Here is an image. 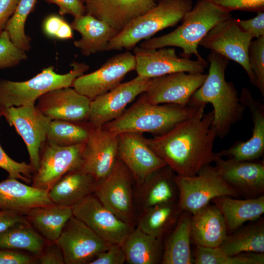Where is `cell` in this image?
Listing matches in <instances>:
<instances>
[{
	"label": "cell",
	"mask_w": 264,
	"mask_h": 264,
	"mask_svg": "<svg viewBox=\"0 0 264 264\" xmlns=\"http://www.w3.org/2000/svg\"><path fill=\"white\" fill-rule=\"evenodd\" d=\"M70 25L81 36L74 45L86 56L106 50L110 42L119 33L108 23L87 14L74 18Z\"/></svg>",
	"instance_id": "obj_27"
},
{
	"label": "cell",
	"mask_w": 264,
	"mask_h": 264,
	"mask_svg": "<svg viewBox=\"0 0 264 264\" xmlns=\"http://www.w3.org/2000/svg\"><path fill=\"white\" fill-rule=\"evenodd\" d=\"M252 19L245 20H237L240 28L249 34L252 38L264 36V11L257 13Z\"/></svg>",
	"instance_id": "obj_47"
},
{
	"label": "cell",
	"mask_w": 264,
	"mask_h": 264,
	"mask_svg": "<svg viewBox=\"0 0 264 264\" xmlns=\"http://www.w3.org/2000/svg\"><path fill=\"white\" fill-rule=\"evenodd\" d=\"M152 78L138 76L91 100L88 121L102 127L121 116L127 106L148 88Z\"/></svg>",
	"instance_id": "obj_15"
},
{
	"label": "cell",
	"mask_w": 264,
	"mask_h": 264,
	"mask_svg": "<svg viewBox=\"0 0 264 264\" xmlns=\"http://www.w3.org/2000/svg\"><path fill=\"white\" fill-rule=\"evenodd\" d=\"M154 0L156 1V0Z\"/></svg>",
	"instance_id": "obj_51"
},
{
	"label": "cell",
	"mask_w": 264,
	"mask_h": 264,
	"mask_svg": "<svg viewBox=\"0 0 264 264\" xmlns=\"http://www.w3.org/2000/svg\"><path fill=\"white\" fill-rule=\"evenodd\" d=\"M56 242L63 252L65 264H89L111 244L73 216Z\"/></svg>",
	"instance_id": "obj_14"
},
{
	"label": "cell",
	"mask_w": 264,
	"mask_h": 264,
	"mask_svg": "<svg viewBox=\"0 0 264 264\" xmlns=\"http://www.w3.org/2000/svg\"><path fill=\"white\" fill-rule=\"evenodd\" d=\"M214 6L209 0H198L193 8L182 19V23L175 30L165 35L145 40L140 47L146 49H158L176 46L182 50V57L193 55L198 59L203 58L198 47L200 42L217 23L231 17Z\"/></svg>",
	"instance_id": "obj_4"
},
{
	"label": "cell",
	"mask_w": 264,
	"mask_h": 264,
	"mask_svg": "<svg viewBox=\"0 0 264 264\" xmlns=\"http://www.w3.org/2000/svg\"><path fill=\"white\" fill-rule=\"evenodd\" d=\"M97 182L81 168L73 170L57 181L48 191V195L53 203L72 207L94 194Z\"/></svg>",
	"instance_id": "obj_28"
},
{
	"label": "cell",
	"mask_w": 264,
	"mask_h": 264,
	"mask_svg": "<svg viewBox=\"0 0 264 264\" xmlns=\"http://www.w3.org/2000/svg\"><path fill=\"white\" fill-rule=\"evenodd\" d=\"M46 241L28 221L18 223L0 233V248L21 251L35 256Z\"/></svg>",
	"instance_id": "obj_35"
},
{
	"label": "cell",
	"mask_w": 264,
	"mask_h": 264,
	"mask_svg": "<svg viewBox=\"0 0 264 264\" xmlns=\"http://www.w3.org/2000/svg\"><path fill=\"white\" fill-rule=\"evenodd\" d=\"M248 58L256 80V87L264 97V36L251 41L248 50Z\"/></svg>",
	"instance_id": "obj_39"
},
{
	"label": "cell",
	"mask_w": 264,
	"mask_h": 264,
	"mask_svg": "<svg viewBox=\"0 0 264 264\" xmlns=\"http://www.w3.org/2000/svg\"><path fill=\"white\" fill-rule=\"evenodd\" d=\"M84 143L60 147L45 141L40 149L39 167L31 185L48 191L65 174L81 168Z\"/></svg>",
	"instance_id": "obj_13"
},
{
	"label": "cell",
	"mask_w": 264,
	"mask_h": 264,
	"mask_svg": "<svg viewBox=\"0 0 264 264\" xmlns=\"http://www.w3.org/2000/svg\"><path fill=\"white\" fill-rule=\"evenodd\" d=\"M53 203L48 191L8 177L0 182V209L25 214L30 209Z\"/></svg>",
	"instance_id": "obj_26"
},
{
	"label": "cell",
	"mask_w": 264,
	"mask_h": 264,
	"mask_svg": "<svg viewBox=\"0 0 264 264\" xmlns=\"http://www.w3.org/2000/svg\"><path fill=\"white\" fill-rule=\"evenodd\" d=\"M44 35L50 39L67 40L73 38V30L63 16L51 13L47 15L42 22Z\"/></svg>",
	"instance_id": "obj_41"
},
{
	"label": "cell",
	"mask_w": 264,
	"mask_h": 264,
	"mask_svg": "<svg viewBox=\"0 0 264 264\" xmlns=\"http://www.w3.org/2000/svg\"><path fill=\"white\" fill-rule=\"evenodd\" d=\"M206 105L168 132L146 138L151 149L177 175L194 176L213 162L217 134L212 126L213 111L205 113Z\"/></svg>",
	"instance_id": "obj_1"
},
{
	"label": "cell",
	"mask_w": 264,
	"mask_h": 264,
	"mask_svg": "<svg viewBox=\"0 0 264 264\" xmlns=\"http://www.w3.org/2000/svg\"><path fill=\"white\" fill-rule=\"evenodd\" d=\"M133 54L137 75L148 78L177 72L204 73L209 65L203 58L192 60L179 57L174 48L146 49L135 46Z\"/></svg>",
	"instance_id": "obj_12"
},
{
	"label": "cell",
	"mask_w": 264,
	"mask_h": 264,
	"mask_svg": "<svg viewBox=\"0 0 264 264\" xmlns=\"http://www.w3.org/2000/svg\"><path fill=\"white\" fill-rule=\"evenodd\" d=\"M163 240L148 234L135 226L122 244L126 262L129 264H161L163 252Z\"/></svg>",
	"instance_id": "obj_32"
},
{
	"label": "cell",
	"mask_w": 264,
	"mask_h": 264,
	"mask_svg": "<svg viewBox=\"0 0 264 264\" xmlns=\"http://www.w3.org/2000/svg\"><path fill=\"white\" fill-rule=\"evenodd\" d=\"M254 221L228 234L217 247L218 250L230 256L246 252L264 253V219Z\"/></svg>",
	"instance_id": "obj_34"
},
{
	"label": "cell",
	"mask_w": 264,
	"mask_h": 264,
	"mask_svg": "<svg viewBox=\"0 0 264 264\" xmlns=\"http://www.w3.org/2000/svg\"><path fill=\"white\" fill-rule=\"evenodd\" d=\"M36 264V256L28 253L0 248V264Z\"/></svg>",
	"instance_id": "obj_46"
},
{
	"label": "cell",
	"mask_w": 264,
	"mask_h": 264,
	"mask_svg": "<svg viewBox=\"0 0 264 264\" xmlns=\"http://www.w3.org/2000/svg\"><path fill=\"white\" fill-rule=\"evenodd\" d=\"M181 212L177 201L156 205L137 216L136 227L163 239L175 226Z\"/></svg>",
	"instance_id": "obj_33"
},
{
	"label": "cell",
	"mask_w": 264,
	"mask_h": 264,
	"mask_svg": "<svg viewBox=\"0 0 264 264\" xmlns=\"http://www.w3.org/2000/svg\"><path fill=\"white\" fill-rule=\"evenodd\" d=\"M225 13L239 10L258 13L264 11V0H209Z\"/></svg>",
	"instance_id": "obj_43"
},
{
	"label": "cell",
	"mask_w": 264,
	"mask_h": 264,
	"mask_svg": "<svg viewBox=\"0 0 264 264\" xmlns=\"http://www.w3.org/2000/svg\"><path fill=\"white\" fill-rule=\"evenodd\" d=\"M213 162L223 179L240 196L246 198L264 195V161L224 159L215 154Z\"/></svg>",
	"instance_id": "obj_20"
},
{
	"label": "cell",
	"mask_w": 264,
	"mask_h": 264,
	"mask_svg": "<svg viewBox=\"0 0 264 264\" xmlns=\"http://www.w3.org/2000/svg\"><path fill=\"white\" fill-rule=\"evenodd\" d=\"M70 66L71 70L65 74L57 73L54 66H50L24 81L0 79V107L35 105L38 98L45 93L60 88L71 87L74 80L89 67L86 63L76 61H73Z\"/></svg>",
	"instance_id": "obj_6"
},
{
	"label": "cell",
	"mask_w": 264,
	"mask_h": 264,
	"mask_svg": "<svg viewBox=\"0 0 264 264\" xmlns=\"http://www.w3.org/2000/svg\"><path fill=\"white\" fill-rule=\"evenodd\" d=\"M176 173L167 165L154 172L133 190V201L139 214L162 203L178 201V190Z\"/></svg>",
	"instance_id": "obj_24"
},
{
	"label": "cell",
	"mask_w": 264,
	"mask_h": 264,
	"mask_svg": "<svg viewBox=\"0 0 264 264\" xmlns=\"http://www.w3.org/2000/svg\"><path fill=\"white\" fill-rule=\"evenodd\" d=\"M241 103L249 110L253 122L252 134L246 141H236L227 149L215 153L221 157L239 161H254L264 153V105L255 99L245 87L239 95Z\"/></svg>",
	"instance_id": "obj_22"
},
{
	"label": "cell",
	"mask_w": 264,
	"mask_h": 264,
	"mask_svg": "<svg viewBox=\"0 0 264 264\" xmlns=\"http://www.w3.org/2000/svg\"><path fill=\"white\" fill-rule=\"evenodd\" d=\"M117 159L128 168L136 184L166 165L149 147L143 133L138 132L118 134Z\"/></svg>",
	"instance_id": "obj_19"
},
{
	"label": "cell",
	"mask_w": 264,
	"mask_h": 264,
	"mask_svg": "<svg viewBox=\"0 0 264 264\" xmlns=\"http://www.w3.org/2000/svg\"><path fill=\"white\" fill-rule=\"evenodd\" d=\"M91 100L72 87L50 90L40 97L37 108L50 120L88 121Z\"/></svg>",
	"instance_id": "obj_21"
},
{
	"label": "cell",
	"mask_w": 264,
	"mask_h": 264,
	"mask_svg": "<svg viewBox=\"0 0 264 264\" xmlns=\"http://www.w3.org/2000/svg\"><path fill=\"white\" fill-rule=\"evenodd\" d=\"M37 0H20L15 11L7 22L4 30L12 42L26 52L31 48V38L25 31V26L29 14L34 10Z\"/></svg>",
	"instance_id": "obj_37"
},
{
	"label": "cell",
	"mask_w": 264,
	"mask_h": 264,
	"mask_svg": "<svg viewBox=\"0 0 264 264\" xmlns=\"http://www.w3.org/2000/svg\"><path fill=\"white\" fill-rule=\"evenodd\" d=\"M25 216L29 224L46 241L56 242L73 213L71 207L51 203L32 208Z\"/></svg>",
	"instance_id": "obj_30"
},
{
	"label": "cell",
	"mask_w": 264,
	"mask_h": 264,
	"mask_svg": "<svg viewBox=\"0 0 264 264\" xmlns=\"http://www.w3.org/2000/svg\"><path fill=\"white\" fill-rule=\"evenodd\" d=\"M126 256L122 245L111 243L109 248L101 252L89 264H123Z\"/></svg>",
	"instance_id": "obj_45"
},
{
	"label": "cell",
	"mask_w": 264,
	"mask_h": 264,
	"mask_svg": "<svg viewBox=\"0 0 264 264\" xmlns=\"http://www.w3.org/2000/svg\"><path fill=\"white\" fill-rule=\"evenodd\" d=\"M192 214L182 211L175 226L163 243L162 264H192L190 243Z\"/></svg>",
	"instance_id": "obj_31"
},
{
	"label": "cell",
	"mask_w": 264,
	"mask_h": 264,
	"mask_svg": "<svg viewBox=\"0 0 264 264\" xmlns=\"http://www.w3.org/2000/svg\"><path fill=\"white\" fill-rule=\"evenodd\" d=\"M133 181L129 170L117 159L110 173L97 182L93 194L118 217L136 226Z\"/></svg>",
	"instance_id": "obj_8"
},
{
	"label": "cell",
	"mask_w": 264,
	"mask_h": 264,
	"mask_svg": "<svg viewBox=\"0 0 264 264\" xmlns=\"http://www.w3.org/2000/svg\"><path fill=\"white\" fill-rule=\"evenodd\" d=\"M25 221H28L22 213L0 209V233L18 223Z\"/></svg>",
	"instance_id": "obj_49"
},
{
	"label": "cell",
	"mask_w": 264,
	"mask_h": 264,
	"mask_svg": "<svg viewBox=\"0 0 264 264\" xmlns=\"http://www.w3.org/2000/svg\"><path fill=\"white\" fill-rule=\"evenodd\" d=\"M71 208L74 217L110 243L122 245L135 227L118 217L94 194L84 198Z\"/></svg>",
	"instance_id": "obj_11"
},
{
	"label": "cell",
	"mask_w": 264,
	"mask_h": 264,
	"mask_svg": "<svg viewBox=\"0 0 264 264\" xmlns=\"http://www.w3.org/2000/svg\"><path fill=\"white\" fill-rule=\"evenodd\" d=\"M49 4H54L59 7V14L64 16L70 15L74 18L85 13L83 3L81 0H44Z\"/></svg>",
	"instance_id": "obj_48"
},
{
	"label": "cell",
	"mask_w": 264,
	"mask_h": 264,
	"mask_svg": "<svg viewBox=\"0 0 264 264\" xmlns=\"http://www.w3.org/2000/svg\"><path fill=\"white\" fill-rule=\"evenodd\" d=\"M193 7L192 0H159L150 10L132 19L110 42L106 50L133 48L141 41L176 25Z\"/></svg>",
	"instance_id": "obj_5"
},
{
	"label": "cell",
	"mask_w": 264,
	"mask_h": 264,
	"mask_svg": "<svg viewBox=\"0 0 264 264\" xmlns=\"http://www.w3.org/2000/svg\"><path fill=\"white\" fill-rule=\"evenodd\" d=\"M118 134L102 127L91 129L84 143L81 169L97 181L105 177L117 160Z\"/></svg>",
	"instance_id": "obj_18"
},
{
	"label": "cell",
	"mask_w": 264,
	"mask_h": 264,
	"mask_svg": "<svg viewBox=\"0 0 264 264\" xmlns=\"http://www.w3.org/2000/svg\"><path fill=\"white\" fill-rule=\"evenodd\" d=\"M206 76L204 73L177 72L152 78L148 88L142 94L152 104L186 106Z\"/></svg>",
	"instance_id": "obj_17"
},
{
	"label": "cell",
	"mask_w": 264,
	"mask_h": 264,
	"mask_svg": "<svg viewBox=\"0 0 264 264\" xmlns=\"http://www.w3.org/2000/svg\"><path fill=\"white\" fill-rule=\"evenodd\" d=\"M212 201L221 212L229 234L245 222L259 219L264 213V195L244 199L224 196L214 198Z\"/></svg>",
	"instance_id": "obj_29"
},
{
	"label": "cell",
	"mask_w": 264,
	"mask_h": 264,
	"mask_svg": "<svg viewBox=\"0 0 264 264\" xmlns=\"http://www.w3.org/2000/svg\"><path fill=\"white\" fill-rule=\"evenodd\" d=\"M203 104H155L146 101L141 94L121 116L102 127L117 134L133 132L159 135L193 116Z\"/></svg>",
	"instance_id": "obj_3"
},
{
	"label": "cell",
	"mask_w": 264,
	"mask_h": 264,
	"mask_svg": "<svg viewBox=\"0 0 264 264\" xmlns=\"http://www.w3.org/2000/svg\"><path fill=\"white\" fill-rule=\"evenodd\" d=\"M228 234L224 219L214 204L209 203L192 214L191 240L196 246L218 247Z\"/></svg>",
	"instance_id": "obj_25"
},
{
	"label": "cell",
	"mask_w": 264,
	"mask_h": 264,
	"mask_svg": "<svg viewBox=\"0 0 264 264\" xmlns=\"http://www.w3.org/2000/svg\"><path fill=\"white\" fill-rule=\"evenodd\" d=\"M0 116H3L24 141L34 173L39 167L40 151L45 141L51 120L44 115L35 105L19 107H0Z\"/></svg>",
	"instance_id": "obj_10"
},
{
	"label": "cell",
	"mask_w": 264,
	"mask_h": 264,
	"mask_svg": "<svg viewBox=\"0 0 264 264\" xmlns=\"http://www.w3.org/2000/svg\"><path fill=\"white\" fill-rule=\"evenodd\" d=\"M175 180L178 190V205L182 211L191 214L217 197L240 196L223 179L216 167L211 165L203 167L194 176L176 175Z\"/></svg>",
	"instance_id": "obj_7"
},
{
	"label": "cell",
	"mask_w": 264,
	"mask_h": 264,
	"mask_svg": "<svg viewBox=\"0 0 264 264\" xmlns=\"http://www.w3.org/2000/svg\"><path fill=\"white\" fill-rule=\"evenodd\" d=\"M92 127L88 121L52 120L49 124L45 141L60 147L83 143L86 141Z\"/></svg>",
	"instance_id": "obj_36"
},
{
	"label": "cell",
	"mask_w": 264,
	"mask_h": 264,
	"mask_svg": "<svg viewBox=\"0 0 264 264\" xmlns=\"http://www.w3.org/2000/svg\"><path fill=\"white\" fill-rule=\"evenodd\" d=\"M193 264H264V253L246 252L227 255L216 248L196 246Z\"/></svg>",
	"instance_id": "obj_38"
},
{
	"label": "cell",
	"mask_w": 264,
	"mask_h": 264,
	"mask_svg": "<svg viewBox=\"0 0 264 264\" xmlns=\"http://www.w3.org/2000/svg\"><path fill=\"white\" fill-rule=\"evenodd\" d=\"M27 57L26 52L12 42L6 31L0 34V69L15 67Z\"/></svg>",
	"instance_id": "obj_40"
},
{
	"label": "cell",
	"mask_w": 264,
	"mask_h": 264,
	"mask_svg": "<svg viewBox=\"0 0 264 264\" xmlns=\"http://www.w3.org/2000/svg\"><path fill=\"white\" fill-rule=\"evenodd\" d=\"M36 264H65L63 252L56 242L46 241L41 252L36 256Z\"/></svg>",
	"instance_id": "obj_44"
},
{
	"label": "cell",
	"mask_w": 264,
	"mask_h": 264,
	"mask_svg": "<svg viewBox=\"0 0 264 264\" xmlns=\"http://www.w3.org/2000/svg\"><path fill=\"white\" fill-rule=\"evenodd\" d=\"M20 0H0V34L14 13Z\"/></svg>",
	"instance_id": "obj_50"
},
{
	"label": "cell",
	"mask_w": 264,
	"mask_h": 264,
	"mask_svg": "<svg viewBox=\"0 0 264 264\" xmlns=\"http://www.w3.org/2000/svg\"><path fill=\"white\" fill-rule=\"evenodd\" d=\"M135 68L134 54L127 50L110 58L97 70L78 77L71 87L91 100L119 85Z\"/></svg>",
	"instance_id": "obj_16"
},
{
	"label": "cell",
	"mask_w": 264,
	"mask_h": 264,
	"mask_svg": "<svg viewBox=\"0 0 264 264\" xmlns=\"http://www.w3.org/2000/svg\"><path fill=\"white\" fill-rule=\"evenodd\" d=\"M208 73L202 85L193 93L190 102L210 103L213 107L212 126L217 137L225 138L232 127L241 121L245 107L241 103L234 84L227 82L225 72L229 60L213 51L207 56Z\"/></svg>",
	"instance_id": "obj_2"
},
{
	"label": "cell",
	"mask_w": 264,
	"mask_h": 264,
	"mask_svg": "<svg viewBox=\"0 0 264 264\" xmlns=\"http://www.w3.org/2000/svg\"><path fill=\"white\" fill-rule=\"evenodd\" d=\"M252 39L231 17L216 24L199 45L238 63L245 71L250 82L255 86V78L248 58V47Z\"/></svg>",
	"instance_id": "obj_9"
},
{
	"label": "cell",
	"mask_w": 264,
	"mask_h": 264,
	"mask_svg": "<svg viewBox=\"0 0 264 264\" xmlns=\"http://www.w3.org/2000/svg\"><path fill=\"white\" fill-rule=\"evenodd\" d=\"M86 14L103 21L119 32L132 19L147 12L154 0H81Z\"/></svg>",
	"instance_id": "obj_23"
},
{
	"label": "cell",
	"mask_w": 264,
	"mask_h": 264,
	"mask_svg": "<svg viewBox=\"0 0 264 264\" xmlns=\"http://www.w3.org/2000/svg\"><path fill=\"white\" fill-rule=\"evenodd\" d=\"M0 168L8 173L9 178L21 180L28 184L32 183L34 171L31 165L15 161L6 154L0 145Z\"/></svg>",
	"instance_id": "obj_42"
}]
</instances>
